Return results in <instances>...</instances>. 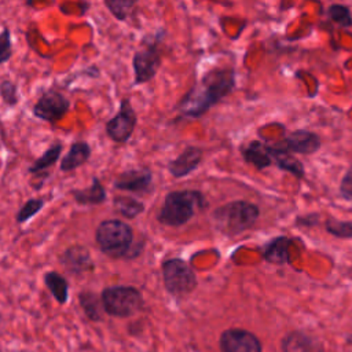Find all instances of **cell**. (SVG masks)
<instances>
[{
    "mask_svg": "<svg viewBox=\"0 0 352 352\" xmlns=\"http://www.w3.org/2000/svg\"><path fill=\"white\" fill-rule=\"evenodd\" d=\"M235 85V74L231 69H213L195 84L180 100L179 110L186 117H201L212 106L227 96Z\"/></svg>",
    "mask_w": 352,
    "mask_h": 352,
    "instance_id": "obj_1",
    "label": "cell"
},
{
    "mask_svg": "<svg viewBox=\"0 0 352 352\" xmlns=\"http://www.w3.org/2000/svg\"><path fill=\"white\" fill-rule=\"evenodd\" d=\"M258 216V206L248 201L228 202L219 206L212 214L216 228L227 236H235L249 230Z\"/></svg>",
    "mask_w": 352,
    "mask_h": 352,
    "instance_id": "obj_2",
    "label": "cell"
},
{
    "mask_svg": "<svg viewBox=\"0 0 352 352\" xmlns=\"http://www.w3.org/2000/svg\"><path fill=\"white\" fill-rule=\"evenodd\" d=\"M205 206V197L199 191H172L165 197L164 206L158 213V221L169 227H179L186 224L194 216L195 209H202Z\"/></svg>",
    "mask_w": 352,
    "mask_h": 352,
    "instance_id": "obj_3",
    "label": "cell"
},
{
    "mask_svg": "<svg viewBox=\"0 0 352 352\" xmlns=\"http://www.w3.org/2000/svg\"><path fill=\"white\" fill-rule=\"evenodd\" d=\"M95 236L99 249L111 257L125 256L133 241L131 226L121 220L102 221L96 228Z\"/></svg>",
    "mask_w": 352,
    "mask_h": 352,
    "instance_id": "obj_4",
    "label": "cell"
},
{
    "mask_svg": "<svg viewBox=\"0 0 352 352\" xmlns=\"http://www.w3.org/2000/svg\"><path fill=\"white\" fill-rule=\"evenodd\" d=\"M102 304L113 316H129L142 308L143 300L139 290L131 286H111L103 290Z\"/></svg>",
    "mask_w": 352,
    "mask_h": 352,
    "instance_id": "obj_5",
    "label": "cell"
},
{
    "mask_svg": "<svg viewBox=\"0 0 352 352\" xmlns=\"http://www.w3.org/2000/svg\"><path fill=\"white\" fill-rule=\"evenodd\" d=\"M162 274L166 290L175 296H184L197 286L194 271L182 258L166 260L162 265Z\"/></svg>",
    "mask_w": 352,
    "mask_h": 352,
    "instance_id": "obj_6",
    "label": "cell"
},
{
    "mask_svg": "<svg viewBox=\"0 0 352 352\" xmlns=\"http://www.w3.org/2000/svg\"><path fill=\"white\" fill-rule=\"evenodd\" d=\"M136 125V114L128 98L122 99L118 113L106 124L107 136L117 143H125L132 136Z\"/></svg>",
    "mask_w": 352,
    "mask_h": 352,
    "instance_id": "obj_7",
    "label": "cell"
},
{
    "mask_svg": "<svg viewBox=\"0 0 352 352\" xmlns=\"http://www.w3.org/2000/svg\"><path fill=\"white\" fill-rule=\"evenodd\" d=\"M69 107V100L60 92L50 89L38 98L33 106V114L40 120L56 122L67 113Z\"/></svg>",
    "mask_w": 352,
    "mask_h": 352,
    "instance_id": "obj_8",
    "label": "cell"
},
{
    "mask_svg": "<svg viewBox=\"0 0 352 352\" xmlns=\"http://www.w3.org/2000/svg\"><path fill=\"white\" fill-rule=\"evenodd\" d=\"M161 63V56L157 50V44H147L139 50L133 56V73L135 84H143L151 80Z\"/></svg>",
    "mask_w": 352,
    "mask_h": 352,
    "instance_id": "obj_9",
    "label": "cell"
},
{
    "mask_svg": "<svg viewBox=\"0 0 352 352\" xmlns=\"http://www.w3.org/2000/svg\"><path fill=\"white\" fill-rule=\"evenodd\" d=\"M223 352H261V346L254 334L242 329H230L220 338Z\"/></svg>",
    "mask_w": 352,
    "mask_h": 352,
    "instance_id": "obj_10",
    "label": "cell"
},
{
    "mask_svg": "<svg viewBox=\"0 0 352 352\" xmlns=\"http://www.w3.org/2000/svg\"><path fill=\"white\" fill-rule=\"evenodd\" d=\"M279 144L290 153L314 154L320 147V139L316 133L311 131L297 129L290 132Z\"/></svg>",
    "mask_w": 352,
    "mask_h": 352,
    "instance_id": "obj_11",
    "label": "cell"
},
{
    "mask_svg": "<svg viewBox=\"0 0 352 352\" xmlns=\"http://www.w3.org/2000/svg\"><path fill=\"white\" fill-rule=\"evenodd\" d=\"M151 170L148 168L128 169L116 177L114 187L132 192H146L151 186Z\"/></svg>",
    "mask_w": 352,
    "mask_h": 352,
    "instance_id": "obj_12",
    "label": "cell"
},
{
    "mask_svg": "<svg viewBox=\"0 0 352 352\" xmlns=\"http://www.w3.org/2000/svg\"><path fill=\"white\" fill-rule=\"evenodd\" d=\"M202 161V150L195 146L186 147L177 158L169 162V172L175 177H183L195 170Z\"/></svg>",
    "mask_w": 352,
    "mask_h": 352,
    "instance_id": "obj_13",
    "label": "cell"
},
{
    "mask_svg": "<svg viewBox=\"0 0 352 352\" xmlns=\"http://www.w3.org/2000/svg\"><path fill=\"white\" fill-rule=\"evenodd\" d=\"M60 261L65 268L73 274H81L94 268V263L91 260L88 249L80 245L66 249L60 257Z\"/></svg>",
    "mask_w": 352,
    "mask_h": 352,
    "instance_id": "obj_14",
    "label": "cell"
},
{
    "mask_svg": "<svg viewBox=\"0 0 352 352\" xmlns=\"http://www.w3.org/2000/svg\"><path fill=\"white\" fill-rule=\"evenodd\" d=\"M268 151H270L272 161H275V164L279 169L286 170L298 179H301L304 176L305 170H304L301 161H298L296 157H293V154L290 151L285 150L279 143L275 146H268Z\"/></svg>",
    "mask_w": 352,
    "mask_h": 352,
    "instance_id": "obj_15",
    "label": "cell"
},
{
    "mask_svg": "<svg viewBox=\"0 0 352 352\" xmlns=\"http://www.w3.org/2000/svg\"><path fill=\"white\" fill-rule=\"evenodd\" d=\"M290 239L287 236H276L267 242L263 248V258L268 263L283 265L287 264L289 257V248H290Z\"/></svg>",
    "mask_w": 352,
    "mask_h": 352,
    "instance_id": "obj_16",
    "label": "cell"
},
{
    "mask_svg": "<svg viewBox=\"0 0 352 352\" xmlns=\"http://www.w3.org/2000/svg\"><path fill=\"white\" fill-rule=\"evenodd\" d=\"M243 160L257 169L268 168L272 164V158L268 151V144L253 140L241 148Z\"/></svg>",
    "mask_w": 352,
    "mask_h": 352,
    "instance_id": "obj_17",
    "label": "cell"
},
{
    "mask_svg": "<svg viewBox=\"0 0 352 352\" xmlns=\"http://www.w3.org/2000/svg\"><path fill=\"white\" fill-rule=\"evenodd\" d=\"M91 155V147L85 142H76L72 144L69 153L60 161V170L70 172L84 165Z\"/></svg>",
    "mask_w": 352,
    "mask_h": 352,
    "instance_id": "obj_18",
    "label": "cell"
},
{
    "mask_svg": "<svg viewBox=\"0 0 352 352\" xmlns=\"http://www.w3.org/2000/svg\"><path fill=\"white\" fill-rule=\"evenodd\" d=\"M72 194L76 202L81 205H96V204H102L106 199V190L103 188V186L96 177L92 179V183L89 187L84 190H74Z\"/></svg>",
    "mask_w": 352,
    "mask_h": 352,
    "instance_id": "obj_19",
    "label": "cell"
},
{
    "mask_svg": "<svg viewBox=\"0 0 352 352\" xmlns=\"http://www.w3.org/2000/svg\"><path fill=\"white\" fill-rule=\"evenodd\" d=\"M285 352H320V346L311 337L301 333H292L283 341Z\"/></svg>",
    "mask_w": 352,
    "mask_h": 352,
    "instance_id": "obj_20",
    "label": "cell"
},
{
    "mask_svg": "<svg viewBox=\"0 0 352 352\" xmlns=\"http://www.w3.org/2000/svg\"><path fill=\"white\" fill-rule=\"evenodd\" d=\"M45 285L50 289V292L54 294V297L59 301V302H66L67 300V293H69V287H67V282L66 279L59 275L55 271L47 272L44 276Z\"/></svg>",
    "mask_w": 352,
    "mask_h": 352,
    "instance_id": "obj_21",
    "label": "cell"
},
{
    "mask_svg": "<svg viewBox=\"0 0 352 352\" xmlns=\"http://www.w3.org/2000/svg\"><path fill=\"white\" fill-rule=\"evenodd\" d=\"M113 205L116 210L126 219H133L144 210L143 202L132 197H116L113 201Z\"/></svg>",
    "mask_w": 352,
    "mask_h": 352,
    "instance_id": "obj_22",
    "label": "cell"
},
{
    "mask_svg": "<svg viewBox=\"0 0 352 352\" xmlns=\"http://www.w3.org/2000/svg\"><path fill=\"white\" fill-rule=\"evenodd\" d=\"M60 153H62V144L60 143H54L52 146H50L44 151V154L40 158H37L32 164V166L29 168V172L36 173V172H41V170L50 168L51 165H54L59 160Z\"/></svg>",
    "mask_w": 352,
    "mask_h": 352,
    "instance_id": "obj_23",
    "label": "cell"
},
{
    "mask_svg": "<svg viewBox=\"0 0 352 352\" xmlns=\"http://www.w3.org/2000/svg\"><path fill=\"white\" fill-rule=\"evenodd\" d=\"M326 231L337 238H352V221H344L337 219H327L324 223Z\"/></svg>",
    "mask_w": 352,
    "mask_h": 352,
    "instance_id": "obj_24",
    "label": "cell"
},
{
    "mask_svg": "<svg viewBox=\"0 0 352 352\" xmlns=\"http://www.w3.org/2000/svg\"><path fill=\"white\" fill-rule=\"evenodd\" d=\"M45 201L41 198H32L28 202L23 204V206L19 209V212L16 213V221L18 223H25L29 219H32L34 214H37L43 206H44Z\"/></svg>",
    "mask_w": 352,
    "mask_h": 352,
    "instance_id": "obj_25",
    "label": "cell"
},
{
    "mask_svg": "<svg viewBox=\"0 0 352 352\" xmlns=\"http://www.w3.org/2000/svg\"><path fill=\"white\" fill-rule=\"evenodd\" d=\"M329 16L341 26H352V14L346 6L331 4L329 7Z\"/></svg>",
    "mask_w": 352,
    "mask_h": 352,
    "instance_id": "obj_26",
    "label": "cell"
},
{
    "mask_svg": "<svg viewBox=\"0 0 352 352\" xmlns=\"http://www.w3.org/2000/svg\"><path fill=\"white\" fill-rule=\"evenodd\" d=\"M109 11L120 21L126 19L128 14L131 12L132 7L135 6V1H126V0H106L104 1Z\"/></svg>",
    "mask_w": 352,
    "mask_h": 352,
    "instance_id": "obj_27",
    "label": "cell"
},
{
    "mask_svg": "<svg viewBox=\"0 0 352 352\" xmlns=\"http://www.w3.org/2000/svg\"><path fill=\"white\" fill-rule=\"evenodd\" d=\"M0 95L3 100L8 106H14L18 102V94H16V85L10 80H3L0 82Z\"/></svg>",
    "mask_w": 352,
    "mask_h": 352,
    "instance_id": "obj_28",
    "label": "cell"
},
{
    "mask_svg": "<svg viewBox=\"0 0 352 352\" xmlns=\"http://www.w3.org/2000/svg\"><path fill=\"white\" fill-rule=\"evenodd\" d=\"M11 54H12V48H11L10 30L4 28L0 32V65L7 62L11 58Z\"/></svg>",
    "mask_w": 352,
    "mask_h": 352,
    "instance_id": "obj_29",
    "label": "cell"
},
{
    "mask_svg": "<svg viewBox=\"0 0 352 352\" xmlns=\"http://www.w3.org/2000/svg\"><path fill=\"white\" fill-rule=\"evenodd\" d=\"M80 300H81V304L84 305L85 311L92 316V318H96L98 315V298L95 294H91V293H84L80 296Z\"/></svg>",
    "mask_w": 352,
    "mask_h": 352,
    "instance_id": "obj_30",
    "label": "cell"
},
{
    "mask_svg": "<svg viewBox=\"0 0 352 352\" xmlns=\"http://www.w3.org/2000/svg\"><path fill=\"white\" fill-rule=\"evenodd\" d=\"M340 192L345 199H352V166L345 172L341 179Z\"/></svg>",
    "mask_w": 352,
    "mask_h": 352,
    "instance_id": "obj_31",
    "label": "cell"
},
{
    "mask_svg": "<svg viewBox=\"0 0 352 352\" xmlns=\"http://www.w3.org/2000/svg\"><path fill=\"white\" fill-rule=\"evenodd\" d=\"M318 220H319V216L316 213H312V214H305L302 217H297L296 224L302 227H312L318 223Z\"/></svg>",
    "mask_w": 352,
    "mask_h": 352,
    "instance_id": "obj_32",
    "label": "cell"
}]
</instances>
